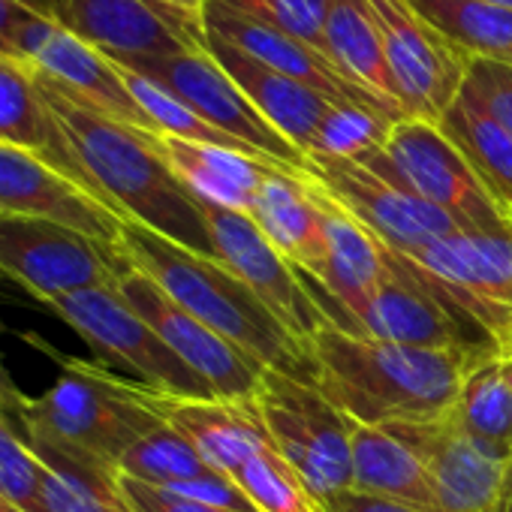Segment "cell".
Here are the masks:
<instances>
[{"instance_id":"6da1fadb","label":"cell","mask_w":512,"mask_h":512,"mask_svg":"<svg viewBox=\"0 0 512 512\" xmlns=\"http://www.w3.org/2000/svg\"><path fill=\"white\" fill-rule=\"evenodd\" d=\"M37 82L61 121L73 154L124 220H136L181 247L217 260L199 199L163 160L157 136L97 112L40 70Z\"/></svg>"},{"instance_id":"7a4b0ae2","label":"cell","mask_w":512,"mask_h":512,"mask_svg":"<svg viewBox=\"0 0 512 512\" xmlns=\"http://www.w3.org/2000/svg\"><path fill=\"white\" fill-rule=\"evenodd\" d=\"M314 386L356 425L428 422L446 416L467 374L488 362L452 350H428L326 323L311 338Z\"/></svg>"},{"instance_id":"3957f363","label":"cell","mask_w":512,"mask_h":512,"mask_svg":"<svg viewBox=\"0 0 512 512\" xmlns=\"http://www.w3.org/2000/svg\"><path fill=\"white\" fill-rule=\"evenodd\" d=\"M121 256L148 275L172 302L202 320L220 338L253 356L263 368L290 374L314 386V356L287 326L256 299L223 263L202 256L160 232L124 220Z\"/></svg>"},{"instance_id":"277c9868","label":"cell","mask_w":512,"mask_h":512,"mask_svg":"<svg viewBox=\"0 0 512 512\" xmlns=\"http://www.w3.org/2000/svg\"><path fill=\"white\" fill-rule=\"evenodd\" d=\"M16 422L43 464L112 479L121 476L118 464L127 449L163 425L142 383L76 359H67L46 395L25 398Z\"/></svg>"},{"instance_id":"5b68a950","label":"cell","mask_w":512,"mask_h":512,"mask_svg":"<svg viewBox=\"0 0 512 512\" xmlns=\"http://www.w3.org/2000/svg\"><path fill=\"white\" fill-rule=\"evenodd\" d=\"M380 341L452 350L476 359H503L497 341L452 296V287L386 244V278L350 314L347 329Z\"/></svg>"},{"instance_id":"8992f818","label":"cell","mask_w":512,"mask_h":512,"mask_svg":"<svg viewBox=\"0 0 512 512\" xmlns=\"http://www.w3.org/2000/svg\"><path fill=\"white\" fill-rule=\"evenodd\" d=\"M253 404L275 449L320 506L353 491V434L359 425L317 386L266 368Z\"/></svg>"},{"instance_id":"52a82bcc","label":"cell","mask_w":512,"mask_h":512,"mask_svg":"<svg viewBox=\"0 0 512 512\" xmlns=\"http://www.w3.org/2000/svg\"><path fill=\"white\" fill-rule=\"evenodd\" d=\"M46 308L73 332H79L103 362L130 371L136 383L178 398H214L205 380L193 374L166 347V341L124 302L118 287L58 296L49 299Z\"/></svg>"},{"instance_id":"ba28073f","label":"cell","mask_w":512,"mask_h":512,"mask_svg":"<svg viewBox=\"0 0 512 512\" xmlns=\"http://www.w3.org/2000/svg\"><path fill=\"white\" fill-rule=\"evenodd\" d=\"M365 157L386 166L416 196L440 208L464 232L512 229V217L494 202L470 163L437 130V124L404 118L389 130L386 145L374 148Z\"/></svg>"},{"instance_id":"9c48e42d","label":"cell","mask_w":512,"mask_h":512,"mask_svg":"<svg viewBox=\"0 0 512 512\" xmlns=\"http://www.w3.org/2000/svg\"><path fill=\"white\" fill-rule=\"evenodd\" d=\"M127 260L76 229L0 211V275L16 281L40 305L58 296L118 287Z\"/></svg>"},{"instance_id":"30bf717a","label":"cell","mask_w":512,"mask_h":512,"mask_svg":"<svg viewBox=\"0 0 512 512\" xmlns=\"http://www.w3.org/2000/svg\"><path fill=\"white\" fill-rule=\"evenodd\" d=\"M347 214L371 229L383 244L398 253L416 256L437 238L458 232V226L422 196H416L401 178H395L377 160H311L308 172Z\"/></svg>"},{"instance_id":"8fae6325","label":"cell","mask_w":512,"mask_h":512,"mask_svg":"<svg viewBox=\"0 0 512 512\" xmlns=\"http://www.w3.org/2000/svg\"><path fill=\"white\" fill-rule=\"evenodd\" d=\"M217 263H223L256 299H260L302 344L329 323L314 302L302 272L263 235L256 220L244 211L220 208L199 199Z\"/></svg>"},{"instance_id":"7c38bea8","label":"cell","mask_w":512,"mask_h":512,"mask_svg":"<svg viewBox=\"0 0 512 512\" xmlns=\"http://www.w3.org/2000/svg\"><path fill=\"white\" fill-rule=\"evenodd\" d=\"M124 70L154 79L172 97H178L184 106H190L202 121H208L220 133L244 142L260 157H266L269 163L296 169V172H311V160L253 109V103L241 94V88L229 79V73L205 49L154 58L139 67H124Z\"/></svg>"},{"instance_id":"4fadbf2b","label":"cell","mask_w":512,"mask_h":512,"mask_svg":"<svg viewBox=\"0 0 512 512\" xmlns=\"http://www.w3.org/2000/svg\"><path fill=\"white\" fill-rule=\"evenodd\" d=\"M55 16L118 67L205 49L202 16L157 0H55Z\"/></svg>"},{"instance_id":"5bb4252c","label":"cell","mask_w":512,"mask_h":512,"mask_svg":"<svg viewBox=\"0 0 512 512\" xmlns=\"http://www.w3.org/2000/svg\"><path fill=\"white\" fill-rule=\"evenodd\" d=\"M118 293L124 302L166 341V347L205 380L214 398L223 401H253L256 389L263 383V365L226 338H220L214 329H208L202 320L187 314L178 302H172L148 275L127 269L118 278Z\"/></svg>"},{"instance_id":"9a60e30c","label":"cell","mask_w":512,"mask_h":512,"mask_svg":"<svg viewBox=\"0 0 512 512\" xmlns=\"http://www.w3.org/2000/svg\"><path fill=\"white\" fill-rule=\"evenodd\" d=\"M16 52L22 61H28L40 73L70 88L79 100H85L97 112L133 130L160 136L154 121L130 94L118 64H112L106 55L91 49L73 31H67L52 7H31L25 13L16 31Z\"/></svg>"},{"instance_id":"2e32d148","label":"cell","mask_w":512,"mask_h":512,"mask_svg":"<svg viewBox=\"0 0 512 512\" xmlns=\"http://www.w3.org/2000/svg\"><path fill=\"white\" fill-rule=\"evenodd\" d=\"M368 4L380 25L404 118L437 124L461 91L467 58L416 16L410 0H368Z\"/></svg>"},{"instance_id":"e0dca14e","label":"cell","mask_w":512,"mask_h":512,"mask_svg":"<svg viewBox=\"0 0 512 512\" xmlns=\"http://www.w3.org/2000/svg\"><path fill=\"white\" fill-rule=\"evenodd\" d=\"M410 260L443 278L455 302L497 341L500 356H512V229H458L431 241Z\"/></svg>"},{"instance_id":"ac0fdd59","label":"cell","mask_w":512,"mask_h":512,"mask_svg":"<svg viewBox=\"0 0 512 512\" xmlns=\"http://www.w3.org/2000/svg\"><path fill=\"white\" fill-rule=\"evenodd\" d=\"M404 440L428 470L437 512H500L509 464L473 443L452 413L428 422L383 425Z\"/></svg>"},{"instance_id":"d6986e66","label":"cell","mask_w":512,"mask_h":512,"mask_svg":"<svg viewBox=\"0 0 512 512\" xmlns=\"http://www.w3.org/2000/svg\"><path fill=\"white\" fill-rule=\"evenodd\" d=\"M0 211L76 229L106 247L121 244L124 217L55 166L22 148L0 145Z\"/></svg>"},{"instance_id":"ffe728a7","label":"cell","mask_w":512,"mask_h":512,"mask_svg":"<svg viewBox=\"0 0 512 512\" xmlns=\"http://www.w3.org/2000/svg\"><path fill=\"white\" fill-rule=\"evenodd\" d=\"M202 31L211 37H220L223 43L235 46L238 52L250 55L253 61H260L296 82H305L308 88H314L317 94H323L332 103H353V106H362V109H371V112L389 118L392 124L401 121L380 100H374L371 94L350 85L323 52H317L314 46L278 31L272 25H263L244 13H235L232 7L220 4V0H208L202 7Z\"/></svg>"},{"instance_id":"44dd1931","label":"cell","mask_w":512,"mask_h":512,"mask_svg":"<svg viewBox=\"0 0 512 512\" xmlns=\"http://www.w3.org/2000/svg\"><path fill=\"white\" fill-rule=\"evenodd\" d=\"M142 395L148 407L169 428H175L214 473L226 476L229 482L238 467H244V461H250L266 446H275L253 401L178 398L148 386H142Z\"/></svg>"},{"instance_id":"7402d4cb","label":"cell","mask_w":512,"mask_h":512,"mask_svg":"<svg viewBox=\"0 0 512 512\" xmlns=\"http://www.w3.org/2000/svg\"><path fill=\"white\" fill-rule=\"evenodd\" d=\"M0 145L37 154L40 160H46L61 175H67L82 190H88L91 196H97L112 208V202L100 193V187L91 181V175L73 154L64 127L55 118L37 82V70L28 61L4 58V55H0Z\"/></svg>"},{"instance_id":"603a6c76","label":"cell","mask_w":512,"mask_h":512,"mask_svg":"<svg viewBox=\"0 0 512 512\" xmlns=\"http://www.w3.org/2000/svg\"><path fill=\"white\" fill-rule=\"evenodd\" d=\"M250 217L287 260L320 281L326 272V217L317 184L308 172L275 166L269 169Z\"/></svg>"},{"instance_id":"cb8c5ba5","label":"cell","mask_w":512,"mask_h":512,"mask_svg":"<svg viewBox=\"0 0 512 512\" xmlns=\"http://www.w3.org/2000/svg\"><path fill=\"white\" fill-rule=\"evenodd\" d=\"M205 52L229 73V79L241 88V94L253 103V109L308 157L335 103L317 94L314 88H308L305 82H296L260 61H253L250 55L238 52L220 37L205 34Z\"/></svg>"},{"instance_id":"d4e9b609","label":"cell","mask_w":512,"mask_h":512,"mask_svg":"<svg viewBox=\"0 0 512 512\" xmlns=\"http://www.w3.org/2000/svg\"><path fill=\"white\" fill-rule=\"evenodd\" d=\"M157 148L196 199L244 214H250L269 169H275V163L256 160L241 151L196 145L175 136H157Z\"/></svg>"},{"instance_id":"484cf974","label":"cell","mask_w":512,"mask_h":512,"mask_svg":"<svg viewBox=\"0 0 512 512\" xmlns=\"http://www.w3.org/2000/svg\"><path fill=\"white\" fill-rule=\"evenodd\" d=\"M326 58L350 85L371 94L404 121L398 85L392 79L380 25L368 0H332L326 25Z\"/></svg>"},{"instance_id":"4316f807","label":"cell","mask_w":512,"mask_h":512,"mask_svg":"<svg viewBox=\"0 0 512 512\" xmlns=\"http://www.w3.org/2000/svg\"><path fill=\"white\" fill-rule=\"evenodd\" d=\"M353 491L422 512H437V497L425 464L383 425H359L353 434Z\"/></svg>"},{"instance_id":"83f0119b","label":"cell","mask_w":512,"mask_h":512,"mask_svg":"<svg viewBox=\"0 0 512 512\" xmlns=\"http://www.w3.org/2000/svg\"><path fill=\"white\" fill-rule=\"evenodd\" d=\"M437 130L458 148L494 202L512 217V136L500 130L461 91L437 121Z\"/></svg>"},{"instance_id":"f1b7e54d","label":"cell","mask_w":512,"mask_h":512,"mask_svg":"<svg viewBox=\"0 0 512 512\" xmlns=\"http://www.w3.org/2000/svg\"><path fill=\"white\" fill-rule=\"evenodd\" d=\"M410 7L467 61L482 58L512 67V10L482 0H410Z\"/></svg>"},{"instance_id":"f546056e","label":"cell","mask_w":512,"mask_h":512,"mask_svg":"<svg viewBox=\"0 0 512 512\" xmlns=\"http://www.w3.org/2000/svg\"><path fill=\"white\" fill-rule=\"evenodd\" d=\"M449 413L473 443L512 464V386L500 359H488L467 374Z\"/></svg>"},{"instance_id":"4dcf8cb0","label":"cell","mask_w":512,"mask_h":512,"mask_svg":"<svg viewBox=\"0 0 512 512\" xmlns=\"http://www.w3.org/2000/svg\"><path fill=\"white\" fill-rule=\"evenodd\" d=\"M121 476L157 485V488H172L178 482L187 479H199L214 473L202 455L166 422L160 428H154L151 434H145L136 446L127 449V455L118 464Z\"/></svg>"},{"instance_id":"1f68e13d","label":"cell","mask_w":512,"mask_h":512,"mask_svg":"<svg viewBox=\"0 0 512 512\" xmlns=\"http://www.w3.org/2000/svg\"><path fill=\"white\" fill-rule=\"evenodd\" d=\"M130 94L136 97V103L145 109V115L154 121L157 133L160 136H175V139H184V142H196V145H214V148H229V151H241V154H250L256 160H266L260 157L253 148H247L244 142L220 133L217 127H211L208 121H202L190 106H184L178 97H172L163 85H157L154 79L142 76V73H133V70H124L118 67ZM269 163V160H266Z\"/></svg>"},{"instance_id":"d6a6232c","label":"cell","mask_w":512,"mask_h":512,"mask_svg":"<svg viewBox=\"0 0 512 512\" xmlns=\"http://www.w3.org/2000/svg\"><path fill=\"white\" fill-rule=\"evenodd\" d=\"M395 124L371 109L353 106V103H335L326 115L308 160H353L359 163L374 148H383L389 139V130Z\"/></svg>"},{"instance_id":"836d02e7","label":"cell","mask_w":512,"mask_h":512,"mask_svg":"<svg viewBox=\"0 0 512 512\" xmlns=\"http://www.w3.org/2000/svg\"><path fill=\"white\" fill-rule=\"evenodd\" d=\"M235 13L272 25L326 55V25L332 0H220Z\"/></svg>"},{"instance_id":"e575fe53","label":"cell","mask_w":512,"mask_h":512,"mask_svg":"<svg viewBox=\"0 0 512 512\" xmlns=\"http://www.w3.org/2000/svg\"><path fill=\"white\" fill-rule=\"evenodd\" d=\"M46 512H133L118 476H91L46 464Z\"/></svg>"},{"instance_id":"d590c367","label":"cell","mask_w":512,"mask_h":512,"mask_svg":"<svg viewBox=\"0 0 512 512\" xmlns=\"http://www.w3.org/2000/svg\"><path fill=\"white\" fill-rule=\"evenodd\" d=\"M0 488L22 512H46V464L16 425L0 419Z\"/></svg>"},{"instance_id":"8d00e7d4","label":"cell","mask_w":512,"mask_h":512,"mask_svg":"<svg viewBox=\"0 0 512 512\" xmlns=\"http://www.w3.org/2000/svg\"><path fill=\"white\" fill-rule=\"evenodd\" d=\"M461 94L512 136V67L500 61H467Z\"/></svg>"},{"instance_id":"74e56055","label":"cell","mask_w":512,"mask_h":512,"mask_svg":"<svg viewBox=\"0 0 512 512\" xmlns=\"http://www.w3.org/2000/svg\"><path fill=\"white\" fill-rule=\"evenodd\" d=\"M118 485L133 512H238V509H223V506H211L202 500H190V497H181L175 491H166V488H157L130 476H118Z\"/></svg>"},{"instance_id":"f35d334b","label":"cell","mask_w":512,"mask_h":512,"mask_svg":"<svg viewBox=\"0 0 512 512\" xmlns=\"http://www.w3.org/2000/svg\"><path fill=\"white\" fill-rule=\"evenodd\" d=\"M31 7H52L55 10V0H0V55L4 58H19L16 31H19L25 13Z\"/></svg>"},{"instance_id":"ab89813d","label":"cell","mask_w":512,"mask_h":512,"mask_svg":"<svg viewBox=\"0 0 512 512\" xmlns=\"http://www.w3.org/2000/svg\"><path fill=\"white\" fill-rule=\"evenodd\" d=\"M323 512H422L413 506H401V503H389V500H377V497H365L356 491H347L335 500H329L326 506H320Z\"/></svg>"},{"instance_id":"60d3db41","label":"cell","mask_w":512,"mask_h":512,"mask_svg":"<svg viewBox=\"0 0 512 512\" xmlns=\"http://www.w3.org/2000/svg\"><path fill=\"white\" fill-rule=\"evenodd\" d=\"M25 398H28V395H22V392L16 389V383L10 380V374H7V368H4V359H0V419L10 422V425H16Z\"/></svg>"},{"instance_id":"b9f144b4","label":"cell","mask_w":512,"mask_h":512,"mask_svg":"<svg viewBox=\"0 0 512 512\" xmlns=\"http://www.w3.org/2000/svg\"><path fill=\"white\" fill-rule=\"evenodd\" d=\"M157 4H166V7L190 13V16H202V7L208 4V0H157Z\"/></svg>"},{"instance_id":"7bdbcfd3","label":"cell","mask_w":512,"mask_h":512,"mask_svg":"<svg viewBox=\"0 0 512 512\" xmlns=\"http://www.w3.org/2000/svg\"><path fill=\"white\" fill-rule=\"evenodd\" d=\"M500 512H512V470H509V476H506V494H503Z\"/></svg>"},{"instance_id":"ee69618b","label":"cell","mask_w":512,"mask_h":512,"mask_svg":"<svg viewBox=\"0 0 512 512\" xmlns=\"http://www.w3.org/2000/svg\"><path fill=\"white\" fill-rule=\"evenodd\" d=\"M0 512H22V509H19V506L4 494V488H0Z\"/></svg>"},{"instance_id":"f6af8a7d","label":"cell","mask_w":512,"mask_h":512,"mask_svg":"<svg viewBox=\"0 0 512 512\" xmlns=\"http://www.w3.org/2000/svg\"><path fill=\"white\" fill-rule=\"evenodd\" d=\"M500 365H503V377H506L509 386H512V356H509V359H500Z\"/></svg>"},{"instance_id":"bcb514c9","label":"cell","mask_w":512,"mask_h":512,"mask_svg":"<svg viewBox=\"0 0 512 512\" xmlns=\"http://www.w3.org/2000/svg\"><path fill=\"white\" fill-rule=\"evenodd\" d=\"M482 4H491V7H500V10H512V0H482Z\"/></svg>"},{"instance_id":"7dc6e473","label":"cell","mask_w":512,"mask_h":512,"mask_svg":"<svg viewBox=\"0 0 512 512\" xmlns=\"http://www.w3.org/2000/svg\"><path fill=\"white\" fill-rule=\"evenodd\" d=\"M509 470H512V464H509Z\"/></svg>"}]
</instances>
